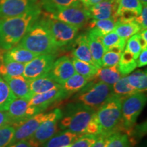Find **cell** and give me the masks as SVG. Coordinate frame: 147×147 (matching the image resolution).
Masks as SVG:
<instances>
[{
  "label": "cell",
  "instance_id": "6",
  "mask_svg": "<svg viewBox=\"0 0 147 147\" xmlns=\"http://www.w3.org/2000/svg\"><path fill=\"white\" fill-rule=\"evenodd\" d=\"M121 131L128 135L134 129L138 117L146 105V95L144 92H137L121 98Z\"/></svg>",
  "mask_w": 147,
  "mask_h": 147
},
{
  "label": "cell",
  "instance_id": "15",
  "mask_svg": "<svg viewBox=\"0 0 147 147\" xmlns=\"http://www.w3.org/2000/svg\"><path fill=\"white\" fill-rule=\"evenodd\" d=\"M76 73L71 59L62 56L55 61L48 74L61 85Z\"/></svg>",
  "mask_w": 147,
  "mask_h": 147
},
{
  "label": "cell",
  "instance_id": "23",
  "mask_svg": "<svg viewBox=\"0 0 147 147\" xmlns=\"http://www.w3.org/2000/svg\"><path fill=\"white\" fill-rule=\"evenodd\" d=\"M122 76L119 70L118 65L106 67H102L98 69L97 74L95 75L93 80L95 81L102 82L112 86L118 81Z\"/></svg>",
  "mask_w": 147,
  "mask_h": 147
},
{
  "label": "cell",
  "instance_id": "31",
  "mask_svg": "<svg viewBox=\"0 0 147 147\" xmlns=\"http://www.w3.org/2000/svg\"><path fill=\"white\" fill-rule=\"evenodd\" d=\"M71 61L74 67L75 71L78 74L93 80L97 74L98 68L94 65L87 62L78 60L74 57H71Z\"/></svg>",
  "mask_w": 147,
  "mask_h": 147
},
{
  "label": "cell",
  "instance_id": "27",
  "mask_svg": "<svg viewBox=\"0 0 147 147\" xmlns=\"http://www.w3.org/2000/svg\"><path fill=\"white\" fill-rule=\"evenodd\" d=\"M42 8L47 13H55L62 9L68 8L69 6L78 5L80 2L78 0H40Z\"/></svg>",
  "mask_w": 147,
  "mask_h": 147
},
{
  "label": "cell",
  "instance_id": "28",
  "mask_svg": "<svg viewBox=\"0 0 147 147\" xmlns=\"http://www.w3.org/2000/svg\"><path fill=\"white\" fill-rule=\"evenodd\" d=\"M112 91L114 95L121 99L138 92L129 83L127 76H122L118 81L112 85Z\"/></svg>",
  "mask_w": 147,
  "mask_h": 147
},
{
  "label": "cell",
  "instance_id": "48",
  "mask_svg": "<svg viewBox=\"0 0 147 147\" xmlns=\"http://www.w3.org/2000/svg\"><path fill=\"white\" fill-rule=\"evenodd\" d=\"M78 1H80L82 3H83V5L86 7V5L87 4L88 0H78Z\"/></svg>",
  "mask_w": 147,
  "mask_h": 147
},
{
  "label": "cell",
  "instance_id": "46",
  "mask_svg": "<svg viewBox=\"0 0 147 147\" xmlns=\"http://www.w3.org/2000/svg\"><path fill=\"white\" fill-rule=\"evenodd\" d=\"M103 1H104V0H88V2L87 5H86V8H89L90 7L96 5L97 3L102 2Z\"/></svg>",
  "mask_w": 147,
  "mask_h": 147
},
{
  "label": "cell",
  "instance_id": "20",
  "mask_svg": "<svg viewBox=\"0 0 147 147\" xmlns=\"http://www.w3.org/2000/svg\"><path fill=\"white\" fill-rule=\"evenodd\" d=\"M86 35L92 58L97 68L100 69L102 67V57L106 52L102 42V38L91 31H88Z\"/></svg>",
  "mask_w": 147,
  "mask_h": 147
},
{
  "label": "cell",
  "instance_id": "32",
  "mask_svg": "<svg viewBox=\"0 0 147 147\" xmlns=\"http://www.w3.org/2000/svg\"><path fill=\"white\" fill-rule=\"evenodd\" d=\"M16 99L8 84L0 77V110L6 111L13 100Z\"/></svg>",
  "mask_w": 147,
  "mask_h": 147
},
{
  "label": "cell",
  "instance_id": "21",
  "mask_svg": "<svg viewBox=\"0 0 147 147\" xmlns=\"http://www.w3.org/2000/svg\"><path fill=\"white\" fill-rule=\"evenodd\" d=\"M81 134L74 133L66 130L57 131L50 139L40 147H62L70 145L75 142Z\"/></svg>",
  "mask_w": 147,
  "mask_h": 147
},
{
  "label": "cell",
  "instance_id": "39",
  "mask_svg": "<svg viewBox=\"0 0 147 147\" xmlns=\"http://www.w3.org/2000/svg\"><path fill=\"white\" fill-rule=\"evenodd\" d=\"M125 50L128 51L129 52L131 53L134 55V58L136 60V59L138 57L142 49H141L140 44L138 40V36L137 34L134 35L131 38H129L127 40V42Z\"/></svg>",
  "mask_w": 147,
  "mask_h": 147
},
{
  "label": "cell",
  "instance_id": "36",
  "mask_svg": "<svg viewBox=\"0 0 147 147\" xmlns=\"http://www.w3.org/2000/svg\"><path fill=\"white\" fill-rule=\"evenodd\" d=\"M16 126L7 125L0 128V147H8L13 138Z\"/></svg>",
  "mask_w": 147,
  "mask_h": 147
},
{
  "label": "cell",
  "instance_id": "9",
  "mask_svg": "<svg viewBox=\"0 0 147 147\" xmlns=\"http://www.w3.org/2000/svg\"><path fill=\"white\" fill-rule=\"evenodd\" d=\"M61 117L62 111L60 108H55L50 112L48 118L29 138L35 146L40 147L58 131L59 122Z\"/></svg>",
  "mask_w": 147,
  "mask_h": 147
},
{
  "label": "cell",
  "instance_id": "18",
  "mask_svg": "<svg viewBox=\"0 0 147 147\" xmlns=\"http://www.w3.org/2000/svg\"><path fill=\"white\" fill-rule=\"evenodd\" d=\"M8 84L16 98L28 100L32 96V93L29 88V80L23 76L14 77H3Z\"/></svg>",
  "mask_w": 147,
  "mask_h": 147
},
{
  "label": "cell",
  "instance_id": "12",
  "mask_svg": "<svg viewBox=\"0 0 147 147\" xmlns=\"http://www.w3.org/2000/svg\"><path fill=\"white\" fill-rule=\"evenodd\" d=\"M56 55H40L25 64L23 76L32 80L47 74L56 59Z\"/></svg>",
  "mask_w": 147,
  "mask_h": 147
},
{
  "label": "cell",
  "instance_id": "43",
  "mask_svg": "<svg viewBox=\"0 0 147 147\" xmlns=\"http://www.w3.org/2000/svg\"><path fill=\"white\" fill-rule=\"evenodd\" d=\"M9 124L11 123L7 112L4 110H0V128Z\"/></svg>",
  "mask_w": 147,
  "mask_h": 147
},
{
  "label": "cell",
  "instance_id": "4",
  "mask_svg": "<svg viewBox=\"0 0 147 147\" xmlns=\"http://www.w3.org/2000/svg\"><path fill=\"white\" fill-rule=\"evenodd\" d=\"M100 135L108 136L121 132V100L113 94L96 111Z\"/></svg>",
  "mask_w": 147,
  "mask_h": 147
},
{
  "label": "cell",
  "instance_id": "35",
  "mask_svg": "<svg viewBox=\"0 0 147 147\" xmlns=\"http://www.w3.org/2000/svg\"><path fill=\"white\" fill-rule=\"evenodd\" d=\"M102 42L105 51H107L115 47H119L124 50L127 40L120 38L113 31V32L102 36Z\"/></svg>",
  "mask_w": 147,
  "mask_h": 147
},
{
  "label": "cell",
  "instance_id": "26",
  "mask_svg": "<svg viewBox=\"0 0 147 147\" xmlns=\"http://www.w3.org/2000/svg\"><path fill=\"white\" fill-rule=\"evenodd\" d=\"M141 31L140 25L135 21L116 22L114 32L121 38L127 40Z\"/></svg>",
  "mask_w": 147,
  "mask_h": 147
},
{
  "label": "cell",
  "instance_id": "17",
  "mask_svg": "<svg viewBox=\"0 0 147 147\" xmlns=\"http://www.w3.org/2000/svg\"><path fill=\"white\" fill-rule=\"evenodd\" d=\"M71 49L72 57L89 63L97 68L90 52L86 34H81L77 36L71 45Z\"/></svg>",
  "mask_w": 147,
  "mask_h": 147
},
{
  "label": "cell",
  "instance_id": "24",
  "mask_svg": "<svg viewBox=\"0 0 147 147\" xmlns=\"http://www.w3.org/2000/svg\"><path fill=\"white\" fill-rule=\"evenodd\" d=\"M116 22L114 18L103 20L93 19L88 23V29L97 36H102L113 32Z\"/></svg>",
  "mask_w": 147,
  "mask_h": 147
},
{
  "label": "cell",
  "instance_id": "30",
  "mask_svg": "<svg viewBox=\"0 0 147 147\" xmlns=\"http://www.w3.org/2000/svg\"><path fill=\"white\" fill-rule=\"evenodd\" d=\"M137 67L136 61L134 55L128 51H123L118 64V68L122 76H127Z\"/></svg>",
  "mask_w": 147,
  "mask_h": 147
},
{
  "label": "cell",
  "instance_id": "38",
  "mask_svg": "<svg viewBox=\"0 0 147 147\" xmlns=\"http://www.w3.org/2000/svg\"><path fill=\"white\" fill-rule=\"evenodd\" d=\"M98 136L99 135L83 134L71 144V147H92Z\"/></svg>",
  "mask_w": 147,
  "mask_h": 147
},
{
  "label": "cell",
  "instance_id": "7",
  "mask_svg": "<svg viewBox=\"0 0 147 147\" xmlns=\"http://www.w3.org/2000/svg\"><path fill=\"white\" fill-rule=\"evenodd\" d=\"M41 19L50 33L55 45L59 49L69 47L78 36V29L54 19L42 12Z\"/></svg>",
  "mask_w": 147,
  "mask_h": 147
},
{
  "label": "cell",
  "instance_id": "2",
  "mask_svg": "<svg viewBox=\"0 0 147 147\" xmlns=\"http://www.w3.org/2000/svg\"><path fill=\"white\" fill-rule=\"evenodd\" d=\"M59 129L78 134H87L89 126L96 118V110L78 103L71 102L61 110Z\"/></svg>",
  "mask_w": 147,
  "mask_h": 147
},
{
  "label": "cell",
  "instance_id": "29",
  "mask_svg": "<svg viewBox=\"0 0 147 147\" xmlns=\"http://www.w3.org/2000/svg\"><path fill=\"white\" fill-rule=\"evenodd\" d=\"M25 64L4 61L0 63V75L3 77L23 76Z\"/></svg>",
  "mask_w": 147,
  "mask_h": 147
},
{
  "label": "cell",
  "instance_id": "45",
  "mask_svg": "<svg viewBox=\"0 0 147 147\" xmlns=\"http://www.w3.org/2000/svg\"><path fill=\"white\" fill-rule=\"evenodd\" d=\"M105 136L99 135L98 138H97L96 141H95V142L93 144L92 147H104V146H105Z\"/></svg>",
  "mask_w": 147,
  "mask_h": 147
},
{
  "label": "cell",
  "instance_id": "41",
  "mask_svg": "<svg viewBox=\"0 0 147 147\" xmlns=\"http://www.w3.org/2000/svg\"><path fill=\"white\" fill-rule=\"evenodd\" d=\"M136 22L140 27L141 30L146 29L147 27V6H143L142 12L136 18Z\"/></svg>",
  "mask_w": 147,
  "mask_h": 147
},
{
  "label": "cell",
  "instance_id": "11",
  "mask_svg": "<svg viewBox=\"0 0 147 147\" xmlns=\"http://www.w3.org/2000/svg\"><path fill=\"white\" fill-rule=\"evenodd\" d=\"M6 112L11 125L15 126L22 123L37 114L42 113L39 108L31 105L28 100L20 98H16L12 101Z\"/></svg>",
  "mask_w": 147,
  "mask_h": 147
},
{
  "label": "cell",
  "instance_id": "47",
  "mask_svg": "<svg viewBox=\"0 0 147 147\" xmlns=\"http://www.w3.org/2000/svg\"><path fill=\"white\" fill-rule=\"evenodd\" d=\"M142 6H147V0H139Z\"/></svg>",
  "mask_w": 147,
  "mask_h": 147
},
{
  "label": "cell",
  "instance_id": "25",
  "mask_svg": "<svg viewBox=\"0 0 147 147\" xmlns=\"http://www.w3.org/2000/svg\"><path fill=\"white\" fill-rule=\"evenodd\" d=\"M90 81L91 80L89 78L75 73L63 84H61V87L68 96L70 97L71 95L78 93L82 90Z\"/></svg>",
  "mask_w": 147,
  "mask_h": 147
},
{
  "label": "cell",
  "instance_id": "16",
  "mask_svg": "<svg viewBox=\"0 0 147 147\" xmlns=\"http://www.w3.org/2000/svg\"><path fill=\"white\" fill-rule=\"evenodd\" d=\"M118 8L117 0H104L88 9L93 19L103 20L115 18Z\"/></svg>",
  "mask_w": 147,
  "mask_h": 147
},
{
  "label": "cell",
  "instance_id": "40",
  "mask_svg": "<svg viewBox=\"0 0 147 147\" xmlns=\"http://www.w3.org/2000/svg\"><path fill=\"white\" fill-rule=\"evenodd\" d=\"M119 8L132 10L140 14L142 12L143 6L139 0H117Z\"/></svg>",
  "mask_w": 147,
  "mask_h": 147
},
{
  "label": "cell",
  "instance_id": "5",
  "mask_svg": "<svg viewBox=\"0 0 147 147\" xmlns=\"http://www.w3.org/2000/svg\"><path fill=\"white\" fill-rule=\"evenodd\" d=\"M112 95V86L93 80L76 93L71 100L97 111Z\"/></svg>",
  "mask_w": 147,
  "mask_h": 147
},
{
  "label": "cell",
  "instance_id": "42",
  "mask_svg": "<svg viewBox=\"0 0 147 147\" xmlns=\"http://www.w3.org/2000/svg\"><path fill=\"white\" fill-rule=\"evenodd\" d=\"M137 67H141L146 65L147 64V49H143L141 51L138 57L136 60Z\"/></svg>",
  "mask_w": 147,
  "mask_h": 147
},
{
  "label": "cell",
  "instance_id": "49",
  "mask_svg": "<svg viewBox=\"0 0 147 147\" xmlns=\"http://www.w3.org/2000/svg\"><path fill=\"white\" fill-rule=\"evenodd\" d=\"M62 147H71V144L70 145H67V146H62Z\"/></svg>",
  "mask_w": 147,
  "mask_h": 147
},
{
  "label": "cell",
  "instance_id": "10",
  "mask_svg": "<svg viewBox=\"0 0 147 147\" xmlns=\"http://www.w3.org/2000/svg\"><path fill=\"white\" fill-rule=\"evenodd\" d=\"M40 8V0H0V18L14 17Z\"/></svg>",
  "mask_w": 147,
  "mask_h": 147
},
{
  "label": "cell",
  "instance_id": "34",
  "mask_svg": "<svg viewBox=\"0 0 147 147\" xmlns=\"http://www.w3.org/2000/svg\"><path fill=\"white\" fill-rule=\"evenodd\" d=\"M129 144L128 136L118 131L106 137L104 147H129Z\"/></svg>",
  "mask_w": 147,
  "mask_h": 147
},
{
  "label": "cell",
  "instance_id": "3",
  "mask_svg": "<svg viewBox=\"0 0 147 147\" xmlns=\"http://www.w3.org/2000/svg\"><path fill=\"white\" fill-rule=\"evenodd\" d=\"M18 45L38 55H56L59 50L41 16L31 27Z\"/></svg>",
  "mask_w": 147,
  "mask_h": 147
},
{
  "label": "cell",
  "instance_id": "13",
  "mask_svg": "<svg viewBox=\"0 0 147 147\" xmlns=\"http://www.w3.org/2000/svg\"><path fill=\"white\" fill-rule=\"evenodd\" d=\"M49 113H49L42 112L27 119V121H24L22 123L16 125L10 146L14 143L30 138L40 125L48 118Z\"/></svg>",
  "mask_w": 147,
  "mask_h": 147
},
{
  "label": "cell",
  "instance_id": "14",
  "mask_svg": "<svg viewBox=\"0 0 147 147\" xmlns=\"http://www.w3.org/2000/svg\"><path fill=\"white\" fill-rule=\"evenodd\" d=\"M68 97V95L61 85L60 87L55 88L45 93L32 95L28 102L32 106L37 107L42 112H44L53 104L59 102Z\"/></svg>",
  "mask_w": 147,
  "mask_h": 147
},
{
  "label": "cell",
  "instance_id": "8",
  "mask_svg": "<svg viewBox=\"0 0 147 147\" xmlns=\"http://www.w3.org/2000/svg\"><path fill=\"white\" fill-rule=\"evenodd\" d=\"M45 14L49 17L76 27L78 29L87 25L91 18L89 9L86 8L82 3L62 9L55 13L45 12Z\"/></svg>",
  "mask_w": 147,
  "mask_h": 147
},
{
  "label": "cell",
  "instance_id": "19",
  "mask_svg": "<svg viewBox=\"0 0 147 147\" xmlns=\"http://www.w3.org/2000/svg\"><path fill=\"white\" fill-rule=\"evenodd\" d=\"M37 56L38 55L18 45L8 51H5L0 59L1 61H9L26 64Z\"/></svg>",
  "mask_w": 147,
  "mask_h": 147
},
{
  "label": "cell",
  "instance_id": "44",
  "mask_svg": "<svg viewBox=\"0 0 147 147\" xmlns=\"http://www.w3.org/2000/svg\"><path fill=\"white\" fill-rule=\"evenodd\" d=\"M8 147H37L33 144L30 140H23L21 142H18L14 144H11Z\"/></svg>",
  "mask_w": 147,
  "mask_h": 147
},
{
  "label": "cell",
  "instance_id": "37",
  "mask_svg": "<svg viewBox=\"0 0 147 147\" xmlns=\"http://www.w3.org/2000/svg\"><path fill=\"white\" fill-rule=\"evenodd\" d=\"M121 54L122 53H119L113 50L106 51L102 57V67H106L118 65Z\"/></svg>",
  "mask_w": 147,
  "mask_h": 147
},
{
  "label": "cell",
  "instance_id": "22",
  "mask_svg": "<svg viewBox=\"0 0 147 147\" xmlns=\"http://www.w3.org/2000/svg\"><path fill=\"white\" fill-rule=\"evenodd\" d=\"M29 83L33 95L45 93L61 86V84L53 80L48 74L34 80H29Z\"/></svg>",
  "mask_w": 147,
  "mask_h": 147
},
{
  "label": "cell",
  "instance_id": "1",
  "mask_svg": "<svg viewBox=\"0 0 147 147\" xmlns=\"http://www.w3.org/2000/svg\"><path fill=\"white\" fill-rule=\"evenodd\" d=\"M42 13V8L36 9L22 15L0 19V48L8 51L18 45Z\"/></svg>",
  "mask_w": 147,
  "mask_h": 147
},
{
  "label": "cell",
  "instance_id": "33",
  "mask_svg": "<svg viewBox=\"0 0 147 147\" xmlns=\"http://www.w3.org/2000/svg\"><path fill=\"white\" fill-rule=\"evenodd\" d=\"M129 83L138 92H144L147 89L146 71L137 70L127 76Z\"/></svg>",
  "mask_w": 147,
  "mask_h": 147
}]
</instances>
